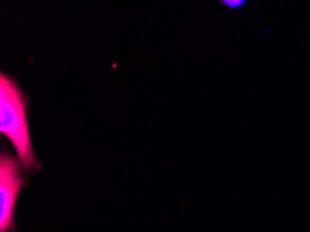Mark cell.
Instances as JSON below:
<instances>
[{"label": "cell", "instance_id": "cell-1", "mask_svg": "<svg viewBox=\"0 0 310 232\" xmlns=\"http://www.w3.org/2000/svg\"><path fill=\"white\" fill-rule=\"evenodd\" d=\"M0 132L13 143L17 159L29 168L35 161L27 109L21 89L6 74L0 75Z\"/></svg>", "mask_w": 310, "mask_h": 232}, {"label": "cell", "instance_id": "cell-2", "mask_svg": "<svg viewBox=\"0 0 310 232\" xmlns=\"http://www.w3.org/2000/svg\"><path fill=\"white\" fill-rule=\"evenodd\" d=\"M21 186L20 160L3 153L0 157V232H7L11 228L15 202Z\"/></svg>", "mask_w": 310, "mask_h": 232}]
</instances>
